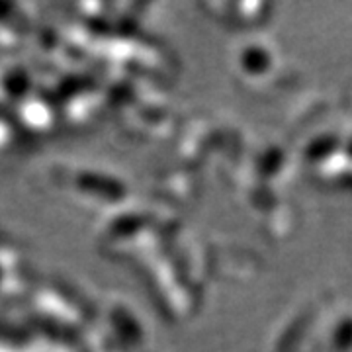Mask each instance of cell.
Wrapping results in <instances>:
<instances>
[{
    "label": "cell",
    "mask_w": 352,
    "mask_h": 352,
    "mask_svg": "<svg viewBox=\"0 0 352 352\" xmlns=\"http://www.w3.org/2000/svg\"><path fill=\"white\" fill-rule=\"evenodd\" d=\"M32 309L57 339L73 337L82 331L92 319L88 302L63 282H47L32 289Z\"/></svg>",
    "instance_id": "1"
},
{
    "label": "cell",
    "mask_w": 352,
    "mask_h": 352,
    "mask_svg": "<svg viewBox=\"0 0 352 352\" xmlns=\"http://www.w3.org/2000/svg\"><path fill=\"white\" fill-rule=\"evenodd\" d=\"M65 184L78 196L98 201V204L102 201L113 204L126 196V184L120 178L106 175L102 170H94V168L69 170L65 175Z\"/></svg>",
    "instance_id": "2"
},
{
    "label": "cell",
    "mask_w": 352,
    "mask_h": 352,
    "mask_svg": "<svg viewBox=\"0 0 352 352\" xmlns=\"http://www.w3.org/2000/svg\"><path fill=\"white\" fill-rule=\"evenodd\" d=\"M61 122V112L47 94H32L16 108V124L28 135H47Z\"/></svg>",
    "instance_id": "3"
},
{
    "label": "cell",
    "mask_w": 352,
    "mask_h": 352,
    "mask_svg": "<svg viewBox=\"0 0 352 352\" xmlns=\"http://www.w3.org/2000/svg\"><path fill=\"white\" fill-rule=\"evenodd\" d=\"M34 75L25 65H8L0 71V104L18 108L34 94Z\"/></svg>",
    "instance_id": "4"
},
{
    "label": "cell",
    "mask_w": 352,
    "mask_h": 352,
    "mask_svg": "<svg viewBox=\"0 0 352 352\" xmlns=\"http://www.w3.org/2000/svg\"><path fill=\"white\" fill-rule=\"evenodd\" d=\"M59 108L63 122L71 126H87L102 113V94L94 87H88L67 98Z\"/></svg>",
    "instance_id": "5"
},
{
    "label": "cell",
    "mask_w": 352,
    "mask_h": 352,
    "mask_svg": "<svg viewBox=\"0 0 352 352\" xmlns=\"http://www.w3.org/2000/svg\"><path fill=\"white\" fill-rule=\"evenodd\" d=\"M4 110L6 108L0 104V153L10 151L14 145L18 143V133H20L18 124L12 122Z\"/></svg>",
    "instance_id": "6"
},
{
    "label": "cell",
    "mask_w": 352,
    "mask_h": 352,
    "mask_svg": "<svg viewBox=\"0 0 352 352\" xmlns=\"http://www.w3.org/2000/svg\"><path fill=\"white\" fill-rule=\"evenodd\" d=\"M36 352H69L65 349V344H51L50 349H45V351H36Z\"/></svg>",
    "instance_id": "7"
}]
</instances>
